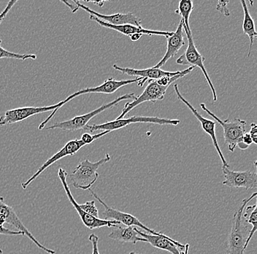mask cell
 <instances>
[{
  "mask_svg": "<svg viewBox=\"0 0 257 254\" xmlns=\"http://www.w3.org/2000/svg\"><path fill=\"white\" fill-rule=\"evenodd\" d=\"M5 223H6V218L4 215L0 214V225L1 226H4Z\"/></svg>",
  "mask_w": 257,
  "mask_h": 254,
  "instance_id": "d590c367",
  "label": "cell"
},
{
  "mask_svg": "<svg viewBox=\"0 0 257 254\" xmlns=\"http://www.w3.org/2000/svg\"><path fill=\"white\" fill-rule=\"evenodd\" d=\"M135 230L141 237L144 238L146 242L151 244L153 247L161 250H166L172 254H188L189 245H183L181 242L172 239L170 237H160V236L153 235L141 231L137 227Z\"/></svg>",
  "mask_w": 257,
  "mask_h": 254,
  "instance_id": "2e32d148",
  "label": "cell"
},
{
  "mask_svg": "<svg viewBox=\"0 0 257 254\" xmlns=\"http://www.w3.org/2000/svg\"><path fill=\"white\" fill-rule=\"evenodd\" d=\"M242 143L245 144V145L248 146V147L250 144H253V141H252L251 137H250V134H249L248 133H245V134L243 135Z\"/></svg>",
  "mask_w": 257,
  "mask_h": 254,
  "instance_id": "d6a6232c",
  "label": "cell"
},
{
  "mask_svg": "<svg viewBox=\"0 0 257 254\" xmlns=\"http://www.w3.org/2000/svg\"><path fill=\"white\" fill-rule=\"evenodd\" d=\"M229 4V1H218V5L216 6L217 11H220L221 14H224L225 17H229L230 13L227 8V5Z\"/></svg>",
  "mask_w": 257,
  "mask_h": 254,
  "instance_id": "83f0119b",
  "label": "cell"
},
{
  "mask_svg": "<svg viewBox=\"0 0 257 254\" xmlns=\"http://www.w3.org/2000/svg\"><path fill=\"white\" fill-rule=\"evenodd\" d=\"M224 181V186L229 188H243L245 189H257V175L256 173L247 170L243 172L232 171L229 168L222 167Z\"/></svg>",
  "mask_w": 257,
  "mask_h": 254,
  "instance_id": "9a60e30c",
  "label": "cell"
},
{
  "mask_svg": "<svg viewBox=\"0 0 257 254\" xmlns=\"http://www.w3.org/2000/svg\"><path fill=\"white\" fill-rule=\"evenodd\" d=\"M183 27H184V31L186 33V37H187L188 47L184 54L178 57L176 62L178 65H189L190 67H194V68H196V67L200 68L202 70L205 79L208 82L209 87H210V91H211L212 94H213V101L216 102L217 101L216 92L211 80H210L208 72L205 69V65H204L205 58L199 52L198 50L196 47L195 43H194V39H193L192 32L187 31L186 27L184 26H183Z\"/></svg>",
  "mask_w": 257,
  "mask_h": 254,
  "instance_id": "52a82bcc",
  "label": "cell"
},
{
  "mask_svg": "<svg viewBox=\"0 0 257 254\" xmlns=\"http://www.w3.org/2000/svg\"><path fill=\"white\" fill-rule=\"evenodd\" d=\"M144 81L143 78H136L133 79L128 80H120V81H117L114 79L113 78H109L105 80L99 86L96 87V88H88L85 89L80 90L76 93H73L71 96H68L65 100H63V105H65L69 101H72L75 98L78 96H82V95L90 94V93H101V94H112L119 90L120 88L126 86V85L132 84V83H140L141 82Z\"/></svg>",
  "mask_w": 257,
  "mask_h": 254,
  "instance_id": "4fadbf2b",
  "label": "cell"
},
{
  "mask_svg": "<svg viewBox=\"0 0 257 254\" xmlns=\"http://www.w3.org/2000/svg\"><path fill=\"white\" fill-rule=\"evenodd\" d=\"M0 214L6 217V223L14 226V228L17 229V231H22L24 234V236H27L40 249H41L43 251L46 252L48 254H56V252L55 250L48 248L46 246L40 243L39 241L34 237L33 234L24 226L23 222L19 219L15 210L11 206L7 205L5 202V199L3 197H0Z\"/></svg>",
  "mask_w": 257,
  "mask_h": 254,
  "instance_id": "5bb4252c",
  "label": "cell"
},
{
  "mask_svg": "<svg viewBox=\"0 0 257 254\" xmlns=\"http://www.w3.org/2000/svg\"><path fill=\"white\" fill-rule=\"evenodd\" d=\"M194 10V5L192 0H180L178 4V9L175 11L176 14H178L182 19L184 22V26L186 27L187 31L192 32L189 26V18Z\"/></svg>",
  "mask_w": 257,
  "mask_h": 254,
  "instance_id": "cb8c5ba5",
  "label": "cell"
},
{
  "mask_svg": "<svg viewBox=\"0 0 257 254\" xmlns=\"http://www.w3.org/2000/svg\"><path fill=\"white\" fill-rule=\"evenodd\" d=\"M63 102L60 101L55 105L49 106V107H21L17 109H11L8 110L4 115L0 117V126H5V125H11V124L19 123V122L24 121L27 119L30 118L32 116L40 115V114L46 113L48 112H52L44 121L42 122L38 127L40 131L44 129L46 124L54 117L56 115V112L59 111L63 107Z\"/></svg>",
  "mask_w": 257,
  "mask_h": 254,
  "instance_id": "5b68a950",
  "label": "cell"
},
{
  "mask_svg": "<svg viewBox=\"0 0 257 254\" xmlns=\"http://www.w3.org/2000/svg\"><path fill=\"white\" fill-rule=\"evenodd\" d=\"M0 234H2V235L7 236H24V234L22 231H14V230L9 229H8V228L4 227V226H1V225H0Z\"/></svg>",
  "mask_w": 257,
  "mask_h": 254,
  "instance_id": "f1b7e54d",
  "label": "cell"
},
{
  "mask_svg": "<svg viewBox=\"0 0 257 254\" xmlns=\"http://www.w3.org/2000/svg\"><path fill=\"white\" fill-rule=\"evenodd\" d=\"M93 3H94V4L96 5H98L99 7H102V6H103L104 2H93Z\"/></svg>",
  "mask_w": 257,
  "mask_h": 254,
  "instance_id": "8d00e7d4",
  "label": "cell"
},
{
  "mask_svg": "<svg viewBox=\"0 0 257 254\" xmlns=\"http://www.w3.org/2000/svg\"><path fill=\"white\" fill-rule=\"evenodd\" d=\"M174 89L178 99H179L181 102L184 103L185 105L190 109L193 115L195 116L196 118L200 122L202 130L211 138L213 146H214L215 149H216L218 155H219L220 158H221V162H222V167L229 168V163L225 160L224 156L223 155L222 152H221V149H220L219 145H218V141H217L216 134V122L213 121V120H208V119L205 118L203 116L201 115L199 113L198 111L193 107L192 104H191L187 100L185 99L183 97L182 95L180 93L179 89H178V85L177 84V83L174 85Z\"/></svg>",
  "mask_w": 257,
  "mask_h": 254,
  "instance_id": "8fae6325",
  "label": "cell"
},
{
  "mask_svg": "<svg viewBox=\"0 0 257 254\" xmlns=\"http://www.w3.org/2000/svg\"><path fill=\"white\" fill-rule=\"evenodd\" d=\"M88 240L92 244V254H99V247H98V243H99L98 236L94 234H91L88 237Z\"/></svg>",
  "mask_w": 257,
  "mask_h": 254,
  "instance_id": "f546056e",
  "label": "cell"
},
{
  "mask_svg": "<svg viewBox=\"0 0 257 254\" xmlns=\"http://www.w3.org/2000/svg\"><path fill=\"white\" fill-rule=\"evenodd\" d=\"M88 191H89L91 196L95 198L96 199H97L98 202L104 207V210L103 213H102V216H103L104 220H109V221L113 220V221L118 222L120 224L123 223V225L126 226L139 227L141 229H144L145 231H147L149 234H153V235L160 236V237H168V235H165V234H162L161 232H157V231H154V230L145 226L134 215H131L130 213H123V212L115 210V209L109 207L107 204L104 203L102 199H101L93 190L89 189Z\"/></svg>",
  "mask_w": 257,
  "mask_h": 254,
  "instance_id": "9c48e42d",
  "label": "cell"
},
{
  "mask_svg": "<svg viewBox=\"0 0 257 254\" xmlns=\"http://www.w3.org/2000/svg\"><path fill=\"white\" fill-rule=\"evenodd\" d=\"M85 145H86V144L80 139H74L68 141L60 150L58 151L52 157H50L47 161L45 162V163L38 168V171L32 175L30 179L27 180V181L22 183V187L23 188L24 190L27 189V187L31 184L32 182L35 181V179H37L45 170H47L48 167L51 166L52 164L56 163V161L61 160V159L64 158V157H67V156L75 155V154H76L82 147H84Z\"/></svg>",
  "mask_w": 257,
  "mask_h": 254,
  "instance_id": "7c38bea8",
  "label": "cell"
},
{
  "mask_svg": "<svg viewBox=\"0 0 257 254\" xmlns=\"http://www.w3.org/2000/svg\"><path fill=\"white\" fill-rule=\"evenodd\" d=\"M128 254H144V253H136V252L131 251Z\"/></svg>",
  "mask_w": 257,
  "mask_h": 254,
  "instance_id": "74e56055",
  "label": "cell"
},
{
  "mask_svg": "<svg viewBox=\"0 0 257 254\" xmlns=\"http://www.w3.org/2000/svg\"><path fill=\"white\" fill-rule=\"evenodd\" d=\"M255 192L250 197L243 199L238 210L233 216L232 226L227 239L226 254H244L247 236L245 234V225L242 223V213L246 205L252 199L256 197Z\"/></svg>",
  "mask_w": 257,
  "mask_h": 254,
  "instance_id": "3957f363",
  "label": "cell"
},
{
  "mask_svg": "<svg viewBox=\"0 0 257 254\" xmlns=\"http://www.w3.org/2000/svg\"><path fill=\"white\" fill-rule=\"evenodd\" d=\"M74 3L78 6L79 9L87 12L90 15L94 16L99 20L114 26H120L130 25L136 26V27H142L141 26V20L138 19L133 13L127 14H115L112 15H103V14H98L96 11L90 9L87 6H83L79 1H74Z\"/></svg>",
  "mask_w": 257,
  "mask_h": 254,
  "instance_id": "e0dca14e",
  "label": "cell"
},
{
  "mask_svg": "<svg viewBox=\"0 0 257 254\" xmlns=\"http://www.w3.org/2000/svg\"><path fill=\"white\" fill-rule=\"evenodd\" d=\"M62 3H64V4L67 5V7L70 8V9H71L72 12L75 13L77 11H78V9H79V8L78 7V6L75 5V6H73V5L70 4V3H68V2L63 1Z\"/></svg>",
  "mask_w": 257,
  "mask_h": 254,
  "instance_id": "836d02e7",
  "label": "cell"
},
{
  "mask_svg": "<svg viewBox=\"0 0 257 254\" xmlns=\"http://www.w3.org/2000/svg\"><path fill=\"white\" fill-rule=\"evenodd\" d=\"M200 107L202 110L205 111L210 117H213L217 123L219 124L224 130V137L225 144L227 145L228 149L230 152H234L236 147H239L240 149H247L248 146L245 145L242 143L243 135L246 133L245 126L246 122L241 120L240 118H234L232 120H221L215 115L213 112L206 107L204 104H201Z\"/></svg>",
  "mask_w": 257,
  "mask_h": 254,
  "instance_id": "6da1fadb",
  "label": "cell"
},
{
  "mask_svg": "<svg viewBox=\"0 0 257 254\" xmlns=\"http://www.w3.org/2000/svg\"><path fill=\"white\" fill-rule=\"evenodd\" d=\"M108 237L120 242H132L133 244H136L138 242H146L144 238L138 236L133 226H122L118 225L113 228Z\"/></svg>",
  "mask_w": 257,
  "mask_h": 254,
  "instance_id": "44dd1931",
  "label": "cell"
},
{
  "mask_svg": "<svg viewBox=\"0 0 257 254\" xmlns=\"http://www.w3.org/2000/svg\"><path fill=\"white\" fill-rule=\"evenodd\" d=\"M142 36L143 35H141V34H135V35H133L130 36V39H131L132 41L136 42L139 41Z\"/></svg>",
  "mask_w": 257,
  "mask_h": 254,
  "instance_id": "e575fe53",
  "label": "cell"
},
{
  "mask_svg": "<svg viewBox=\"0 0 257 254\" xmlns=\"http://www.w3.org/2000/svg\"><path fill=\"white\" fill-rule=\"evenodd\" d=\"M110 133V132L109 131H102L96 135H91L88 133H83V134L82 135L80 140H81L86 145H88V144L94 142L95 140L99 139V138L102 137V136H105V135L108 134V133Z\"/></svg>",
  "mask_w": 257,
  "mask_h": 254,
  "instance_id": "4316f807",
  "label": "cell"
},
{
  "mask_svg": "<svg viewBox=\"0 0 257 254\" xmlns=\"http://www.w3.org/2000/svg\"><path fill=\"white\" fill-rule=\"evenodd\" d=\"M113 68L120 73L126 74V75H131V76H136V78H143L144 81L138 83V86L143 87L146 81L150 80L160 79L165 76H174L181 73V71L168 72L165 71L160 68H155V67H150V68L143 69V70H137L134 68H128V67H122L117 65H113Z\"/></svg>",
  "mask_w": 257,
  "mask_h": 254,
  "instance_id": "ac0fdd59",
  "label": "cell"
},
{
  "mask_svg": "<svg viewBox=\"0 0 257 254\" xmlns=\"http://www.w3.org/2000/svg\"><path fill=\"white\" fill-rule=\"evenodd\" d=\"M183 26H184V22L183 20H181L176 31L173 32V35L166 37L167 43H168L166 53L163 58L161 59L160 62L154 66V67L161 69L162 66L167 63L169 59L175 57L180 49L184 46V27Z\"/></svg>",
  "mask_w": 257,
  "mask_h": 254,
  "instance_id": "d6986e66",
  "label": "cell"
},
{
  "mask_svg": "<svg viewBox=\"0 0 257 254\" xmlns=\"http://www.w3.org/2000/svg\"><path fill=\"white\" fill-rule=\"evenodd\" d=\"M2 40L0 39V59H14L19 60H27V59H36L37 56L33 54H20L18 53L11 52L3 49L1 46Z\"/></svg>",
  "mask_w": 257,
  "mask_h": 254,
  "instance_id": "d4e9b609",
  "label": "cell"
},
{
  "mask_svg": "<svg viewBox=\"0 0 257 254\" xmlns=\"http://www.w3.org/2000/svg\"><path fill=\"white\" fill-rule=\"evenodd\" d=\"M110 159L111 157L107 153L103 158L96 162H91L87 158L80 162L69 176L73 187L83 191L91 189V186L99 178L97 170L99 167L110 161Z\"/></svg>",
  "mask_w": 257,
  "mask_h": 254,
  "instance_id": "7a4b0ae2",
  "label": "cell"
},
{
  "mask_svg": "<svg viewBox=\"0 0 257 254\" xmlns=\"http://www.w3.org/2000/svg\"><path fill=\"white\" fill-rule=\"evenodd\" d=\"M245 213H242V217L245 218V221L249 224L251 225L252 229L249 232L248 236L247 237L246 241L245 244V250H246L247 247L250 239L254 235L256 231V225H257V205L255 203L254 205L251 206H247L246 208H245Z\"/></svg>",
  "mask_w": 257,
  "mask_h": 254,
  "instance_id": "603a6c76",
  "label": "cell"
},
{
  "mask_svg": "<svg viewBox=\"0 0 257 254\" xmlns=\"http://www.w3.org/2000/svg\"><path fill=\"white\" fill-rule=\"evenodd\" d=\"M58 177H59V180H60L61 183H62V186H63L64 191H65L66 195L68 198V200L70 201V203L73 206L74 208L76 210L77 213L83 222V224L88 229L93 230L95 229H99V228L104 227V226H107V227L115 228V226L118 225H120L118 222L113 221V220H104L101 219V218H96L94 217L91 216V215H88V214L83 212L81 209L78 206V202L75 201L74 199L73 196H72L71 191H70V188H69L68 183H67V172L64 170V168H59V171H58Z\"/></svg>",
  "mask_w": 257,
  "mask_h": 254,
  "instance_id": "ba28073f",
  "label": "cell"
},
{
  "mask_svg": "<svg viewBox=\"0 0 257 254\" xmlns=\"http://www.w3.org/2000/svg\"><path fill=\"white\" fill-rule=\"evenodd\" d=\"M0 254H4L3 253V250H0Z\"/></svg>",
  "mask_w": 257,
  "mask_h": 254,
  "instance_id": "f35d334b",
  "label": "cell"
},
{
  "mask_svg": "<svg viewBox=\"0 0 257 254\" xmlns=\"http://www.w3.org/2000/svg\"><path fill=\"white\" fill-rule=\"evenodd\" d=\"M136 98L137 96L135 95V93L124 94L123 96L117 98L111 102L104 104V105L101 106L100 107L97 108V109H94V110L91 111L87 114L76 116V117H73L70 120L54 123V125H51V126L45 127L43 130L60 129L62 131H75L84 129L85 127L88 125V123L93 117L99 115L107 109H111L121 101H126V100H133L134 101Z\"/></svg>",
  "mask_w": 257,
  "mask_h": 254,
  "instance_id": "277c9868",
  "label": "cell"
},
{
  "mask_svg": "<svg viewBox=\"0 0 257 254\" xmlns=\"http://www.w3.org/2000/svg\"><path fill=\"white\" fill-rule=\"evenodd\" d=\"M242 10H243L244 19L243 23H242V30L245 35H248L249 39H250V46H249V51L248 57H250L251 54L252 46H253V42L256 39L257 33L256 28H255L254 21L253 18L249 14L248 7H247L246 2L241 1Z\"/></svg>",
  "mask_w": 257,
  "mask_h": 254,
  "instance_id": "7402d4cb",
  "label": "cell"
},
{
  "mask_svg": "<svg viewBox=\"0 0 257 254\" xmlns=\"http://www.w3.org/2000/svg\"><path fill=\"white\" fill-rule=\"evenodd\" d=\"M181 123L179 120H170V119L161 118L157 117H131L128 119H120L107 123L100 124V125H88L85 127L84 130L93 133L94 131H116L120 128H125L128 125L133 123H152L160 125H173L176 126Z\"/></svg>",
  "mask_w": 257,
  "mask_h": 254,
  "instance_id": "8992f818",
  "label": "cell"
},
{
  "mask_svg": "<svg viewBox=\"0 0 257 254\" xmlns=\"http://www.w3.org/2000/svg\"><path fill=\"white\" fill-rule=\"evenodd\" d=\"M147 82V86L145 88L142 94L137 97L132 102L126 103L125 104L124 107L122 109L121 114L118 116V117H117V120L123 119V117L127 115L130 111L133 110L134 108L138 107L140 104L146 102L154 103L165 99V93H166L169 87L161 86L157 81H154V80H150Z\"/></svg>",
  "mask_w": 257,
  "mask_h": 254,
  "instance_id": "30bf717a",
  "label": "cell"
},
{
  "mask_svg": "<svg viewBox=\"0 0 257 254\" xmlns=\"http://www.w3.org/2000/svg\"><path fill=\"white\" fill-rule=\"evenodd\" d=\"M16 3H17V1H10L9 3H8V6H6V9H5L4 11L0 14V25H1L2 22L4 20L5 18L7 16L8 12H10V11L14 7V5H15Z\"/></svg>",
  "mask_w": 257,
  "mask_h": 254,
  "instance_id": "4dcf8cb0",
  "label": "cell"
},
{
  "mask_svg": "<svg viewBox=\"0 0 257 254\" xmlns=\"http://www.w3.org/2000/svg\"><path fill=\"white\" fill-rule=\"evenodd\" d=\"M250 137H251L252 141L253 144H257V126L256 123H253L250 124V129L249 131Z\"/></svg>",
  "mask_w": 257,
  "mask_h": 254,
  "instance_id": "1f68e13d",
  "label": "cell"
},
{
  "mask_svg": "<svg viewBox=\"0 0 257 254\" xmlns=\"http://www.w3.org/2000/svg\"><path fill=\"white\" fill-rule=\"evenodd\" d=\"M78 206L83 212L88 214L91 216L94 217V218H99V212H98L97 208L96 207L95 202L94 201H91V202H86V203L81 204Z\"/></svg>",
  "mask_w": 257,
  "mask_h": 254,
  "instance_id": "484cf974",
  "label": "cell"
},
{
  "mask_svg": "<svg viewBox=\"0 0 257 254\" xmlns=\"http://www.w3.org/2000/svg\"><path fill=\"white\" fill-rule=\"evenodd\" d=\"M89 19L91 21H94L98 25H100L101 27L111 29L112 30H115V31L118 32V33L130 37L131 35H135V34H141L143 35H149V36H152V35H160V36H164L166 38V37L173 35V32L156 31V30H146L144 27H136V26L134 25L114 26L109 25V24L105 23V22H102V21L98 19L97 18L91 15H90Z\"/></svg>",
  "mask_w": 257,
  "mask_h": 254,
  "instance_id": "ffe728a7",
  "label": "cell"
}]
</instances>
